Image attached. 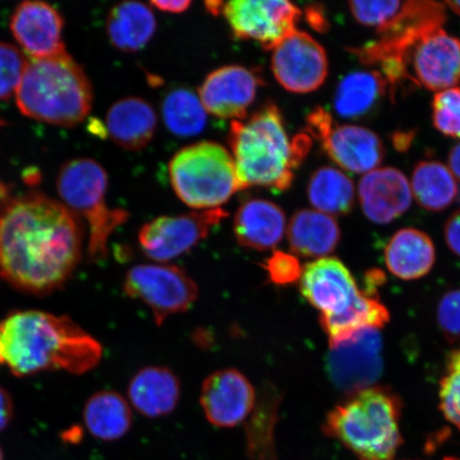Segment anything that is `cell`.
I'll return each instance as SVG.
<instances>
[{
    "label": "cell",
    "mask_w": 460,
    "mask_h": 460,
    "mask_svg": "<svg viewBox=\"0 0 460 460\" xmlns=\"http://www.w3.org/2000/svg\"><path fill=\"white\" fill-rule=\"evenodd\" d=\"M402 400L393 389L372 386L332 408L323 430L358 460H394L402 445Z\"/></svg>",
    "instance_id": "5"
},
{
    "label": "cell",
    "mask_w": 460,
    "mask_h": 460,
    "mask_svg": "<svg viewBox=\"0 0 460 460\" xmlns=\"http://www.w3.org/2000/svg\"><path fill=\"white\" fill-rule=\"evenodd\" d=\"M181 383L168 367H143L131 378L128 398L141 415L159 418L175 411L181 399Z\"/></svg>",
    "instance_id": "23"
},
{
    "label": "cell",
    "mask_w": 460,
    "mask_h": 460,
    "mask_svg": "<svg viewBox=\"0 0 460 460\" xmlns=\"http://www.w3.org/2000/svg\"><path fill=\"white\" fill-rule=\"evenodd\" d=\"M4 125H5L4 120L2 118H0V128H2L3 126H4Z\"/></svg>",
    "instance_id": "50"
},
{
    "label": "cell",
    "mask_w": 460,
    "mask_h": 460,
    "mask_svg": "<svg viewBox=\"0 0 460 460\" xmlns=\"http://www.w3.org/2000/svg\"><path fill=\"white\" fill-rule=\"evenodd\" d=\"M448 166L452 171V174L457 177L460 181V143L452 148L450 155H448Z\"/></svg>",
    "instance_id": "45"
},
{
    "label": "cell",
    "mask_w": 460,
    "mask_h": 460,
    "mask_svg": "<svg viewBox=\"0 0 460 460\" xmlns=\"http://www.w3.org/2000/svg\"><path fill=\"white\" fill-rule=\"evenodd\" d=\"M228 143L240 190L262 187L278 192L291 187L295 171L313 146L307 134L289 139L283 114L272 102L259 108L246 122L233 120Z\"/></svg>",
    "instance_id": "3"
},
{
    "label": "cell",
    "mask_w": 460,
    "mask_h": 460,
    "mask_svg": "<svg viewBox=\"0 0 460 460\" xmlns=\"http://www.w3.org/2000/svg\"><path fill=\"white\" fill-rule=\"evenodd\" d=\"M437 322L448 341L460 339V289L448 291L437 308Z\"/></svg>",
    "instance_id": "39"
},
{
    "label": "cell",
    "mask_w": 460,
    "mask_h": 460,
    "mask_svg": "<svg viewBox=\"0 0 460 460\" xmlns=\"http://www.w3.org/2000/svg\"><path fill=\"white\" fill-rule=\"evenodd\" d=\"M102 358V344L70 316L20 310L0 322V366L16 377L44 371L82 376Z\"/></svg>",
    "instance_id": "2"
},
{
    "label": "cell",
    "mask_w": 460,
    "mask_h": 460,
    "mask_svg": "<svg viewBox=\"0 0 460 460\" xmlns=\"http://www.w3.org/2000/svg\"><path fill=\"white\" fill-rule=\"evenodd\" d=\"M285 211L268 199H251L239 207L234 233L241 246L259 252L275 249L286 234Z\"/></svg>",
    "instance_id": "21"
},
{
    "label": "cell",
    "mask_w": 460,
    "mask_h": 460,
    "mask_svg": "<svg viewBox=\"0 0 460 460\" xmlns=\"http://www.w3.org/2000/svg\"><path fill=\"white\" fill-rule=\"evenodd\" d=\"M447 21L445 4L436 2H402L399 13L376 29L377 40L349 50L365 66H378L390 91L413 78L407 71L413 49Z\"/></svg>",
    "instance_id": "6"
},
{
    "label": "cell",
    "mask_w": 460,
    "mask_h": 460,
    "mask_svg": "<svg viewBox=\"0 0 460 460\" xmlns=\"http://www.w3.org/2000/svg\"><path fill=\"white\" fill-rule=\"evenodd\" d=\"M158 118L151 103L129 96L114 102L106 117V130L111 140L126 151H141L152 141Z\"/></svg>",
    "instance_id": "22"
},
{
    "label": "cell",
    "mask_w": 460,
    "mask_h": 460,
    "mask_svg": "<svg viewBox=\"0 0 460 460\" xmlns=\"http://www.w3.org/2000/svg\"><path fill=\"white\" fill-rule=\"evenodd\" d=\"M83 252L80 218L61 201L31 191L0 206V275L16 290L48 296L60 289Z\"/></svg>",
    "instance_id": "1"
},
{
    "label": "cell",
    "mask_w": 460,
    "mask_h": 460,
    "mask_svg": "<svg viewBox=\"0 0 460 460\" xmlns=\"http://www.w3.org/2000/svg\"><path fill=\"white\" fill-rule=\"evenodd\" d=\"M15 95L25 117L66 128L84 122L94 97L89 77L67 51L29 61Z\"/></svg>",
    "instance_id": "4"
},
{
    "label": "cell",
    "mask_w": 460,
    "mask_h": 460,
    "mask_svg": "<svg viewBox=\"0 0 460 460\" xmlns=\"http://www.w3.org/2000/svg\"><path fill=\"white\" fill-rule=\"evenodd\" d=\"M332 114L325 111L324 108L316 107L314 111L308 114L306 119V131L309 137L321 143L323 141L327 135L330 134L333 126Z\"/></svg>",
    "instance_id": "40"
},
{
    "label": "cell",
    "mask_w": 460,
    "mask_h": 460,
    "mask_svg": "<svg viewBox=\"0 0 460 460\" xmlns=\"http://www.w3.org/2000/svg\"><path fill=\"white\" fill-rule=\"evenodd\" d=\"M411 192L418 204L429 211H442L457 198L456 177L439 161H421L411 177Z\"/></svg>",
    "instance_id": "31"
},
{
    "label": "cell",
    "mask_w": 460,
    "mask_h": 460,
    "mask_svg": "<svg viewBox=\"0 0 460 460\" xmlns=\"http://www.w3.org/2000/svg\"><path fill=\"white\" fill-rule=\"evenodd\" d=\"M63 29L65 19L59 11L38 0L17 5L10 20L11 33L32 60L66 53Z\"/></svg>",
    "instance_id": "16"
},
{
    "label": "cell",
    "mask_w": 460,
    "mask_h": 460,
    "mask_svg": "<svg viewBox=\"0 0 460 460\" xmlns=\"http://www.w3.org/2000/svg\"><path fill=\"white\" fill-rule=\"evenodd\" d=\"M107 189L106 170L91 158L67 161L57 178V190L63 204L88 224L86 255L91 262L107 258L109 239L129 217L128 211L109 208Z\"/></svg>",
    "instance_id": "7"
},
{
    "label": "cell",
    "mask_w": 460,
    "mask_h": 460,
    "mask_svg": "<svg viewBox=\"0 0 460 460\" xmlns=\"http://www.w3.org/2000/svg\"><path fill=\"white\" fill-rule=\"evenodd\" d=\"M157 29L151 7L140 2H124L109 11L106 31L113 48L137 53L151 41Z\"/></svg>",
    "instance_id": "26"
},
{
    "label": "cell",
    "mask_w": 460,
    "mask_h": 460,
    "mask_svg": "<svg viewBox=\"0 0 460 460\" xmlns=\"http://www.w3.org/2000/svg\"><path fill=\"white\" fill-rule=\"evenodd\" d=\"M262 84L255 71L241 66H227L206 77L199 86V96L206 111L215 117L243 120Z\"/></svg>",
    "instance_id": "14"
},
{
    "label": "cell",
    "mask_w": 460,
    "mask_h": 460,
    "mask_svg": "<svg viewBox=\"0 0 460 460\" xmlns=\"http://www.w3.org/2000/svg\"><path fill=\"white\" fill-rule=\"evenodd\" d=\"M223 5L224 3L222 2L206 3L207 10H208L212 15H220L222 13Z\"/></svg>",
    "instance_id": "47"
},
{
    "label": "cell",
    "mask_w": 460,
    "mask_h": 460,
    "mask_svg": "<svg viewBox=\"0 0 460 460\" xmlns=\"http://www.w3.org/2000/svg\"><path fill=\"white\" fill-rule=\"evenodd\" d=\"M388 84L379 71L349 73L339 82L333 108L344 119H358L377 111Z\"/></svg>",
    "instance_id": "27"
},
{
    "label": "cell",
    "mask_w": 460,
    "mask_h": 460,
    "mask_svg": "<svg viewBox=\"0 0 460 460\" xmlns=\"http://www.w3.org/2000/svg\"><path fill=\"white\" fill-rule=\"evenodd\" d=\"M0 460H4V452L2 450V447H0Z\"/></svg>",
    "instance_id": "51"
},
{
    "label": "cell",
    "mask_w": 460,
    "mask_h": 460,
    "mask_svg": "<svg viewBox=\"0 0 460 460\" xmlns=\"http://www.w3.org/2000/svg\"><path fill=\"white\" fill-rule=\"evenodd\" d=\"M13 401L7 390L0 386V431L8 428L13 418Z\"/></svg>",
    "instance_id": "43"
},
{
    "label": "cell",
    "mask_w": 460,
    "mask_h": 460,
    "mask_svg": "<svg viewBox=\"0 0 460 460\" xmlns=\"http://www.w3.org/2000/svg\"><path fill=\"white\" fill-rule=\"evenodd\" d=\"M268 279L276 286H288L300 281L303 273L298 258L281 251H275L263 263Z\"/></svg>",
    "instance_id": "38"
},
{
    "label": "cell",
    "mask_w": 460,
    "mask_h": 460,
    "mask_svg": "<svg viewBox=\"0 0 460 460\" xmlns=\"http://www.w3.org/2000/svg\"><path fill=\"white\" fill-rule=\"evenodd\" d=\"M381 332L366 329L332 345L326 358V372L339 391L348 396L370 388L384 371Z\"/></svg>",
    "instance_id": "10"
},
{
    "label": "cell",
    "mask_w": 460,
    "mask_h": 460,
    "mask_svg": "<svg viewBox=\"0 0 460 460\" xmlns=\"http://www.w3.org/2000/svg\"><path fill=\"white\" fill-rule=\"evenodd\" d=\"M431 108L435 128L447 137L460 139V88L438 92Z\"/></svg>",
    "instance_id": "36"
},
{
    "label": "cell",
    "mask_w": 460,
    "mask_h": 460,
    "mask_svg": "<svg viewBox=\"0 0 460 460\" xmlns=\"http://www.w3.org/2000/svg\"><path fill=\"white\" fill-rule=\"evenodd\" d=\"M445 238L448 249L460 257V209L448 217L445 226Z\"/></svg>",
    "instance_id": "41"
},
{
    "label": "cell",
    "mask_w": 460,
    "mask_h": 460,
    "mask_svg": "<svg viewBox=\"0 0 460 460\" xmlns=\"http://www.w3.org/2000/svg\"><path fill=\"white\" fill-rule=\"evenodd\" d=\"M457 199H458V201H459V203H460V188H459V191H458V193H457Z\"/></svg>",
    "instance_id": "52"
},
{
    "label": "cell",
    "mask_w": 460,
    "mask_h": 460,
    "mask_svg": "<svg viewBox=\"0 0 460 460\" xmlns=\"http://www.w3.org/2000/svg\"><path fill=\"white\" fill-rule=\"evenodd\" d=\"M300 290L309 304L325 316L342 313L360 292L352 273L335 257L307 263L303 268Z\"/></svg>",
    "instance_id": "17"
},
{
    "label": "cell",
    "mask_w": 460,
    "mask_h": 460,
    "mask_svg": "<svg viewBox=\"0 0 460 460\" xmlns=\"http://www.w3.org/2000/svg\"><path fill=\"white\" fill-rule=\"evenodd\" d=\"M272 51V72L288 92L312 93L325 83L329 58L323 46L307 32L296 29Z\"/></svg>",
    "instance_id": "13"
},
{
    "label": "cell",
    "mask_w": 460,
    "mask_h": 460,
    "mask_svg": "<svg viewBox=\"0 0 460 460\" xmlns=\"http://www.w3.org/2000/svg\"><path fill=\"white\" fill-rule=\"evenodd\" d=\"M402 2H350V13L359 24L381 28L399 13Z\"/></svg>",
    "instance_id": "37"
},
{
    "label": "cell",
    "mask_w": 460,
    "mask_h": 460,
    "mask_svg": "<svg viewBox=\"0 0 460 460\" xmlns=\"http://www.w3.org/2000/svg\"><path fill=\"white\" fill-rule=\"evenodd\" d=\"M320 146L333 163L355 174L376 170L385 157L381 137L361 126L335 124Z\"/></svg>",
    "instance_id": "20"
},
{
    "label": "cell",
    "mask_w": 460,
    "mask_h": 460,
    "mask_svg": "<svg viewBox=\"0 0 460 460\" xmlns=\"http://www.w3.org/2000/svg\"><path fill=\"white\" fill-rule=\"evenodd\" d=\"M390 314L378 296L360 290L352 304L335 315H321L320 324L329 337L330 345H335L366 329L381 330L388 323Z\"/></svg>",
    "instance_id": "28"
},
{
    "label": "cell",
    "mask_w": 460,
    "mask_h": 460,
    "mask_svg": "<svg viewBox=\"0 0 460 460\" xmlns=\"http://www.w3.org/2000/svg\"><path fill=\"white\" fill-rule=\"evenodd\" d=\"M84 420L91 435L103 441H114L128 433L132 412L122 395L115 391H100L86 401Z\"/></svg>",
    "instance_id": "29"
},
{
    "label": "cell",
    "mask_w": 460,
    "mask_h": 460,
    "mask_svg": "<svg viewBox=\"0 0 460 460\" xmlns=\"http://www.w3.org/2000/svg\"><path fill=\"white\" fill-rule=\"evenodd\" d=\"M221 14L235 37L270 51L296 31L302 11L285 0H234L224 4Z\"/></svg>",
    "instance_id": "12"
},
{
    "label": "cell",
    "mask_w": 460,
    "mask_h": 460,
    "mask_svg": "<svg viewBox=\"0 0 460 460\" xmlns=\"http://www.w3.org/2000/svg\"><path fill=\"white\" fill-rule=\"evenodd\" d=\"M440 411L460 430V347L447 355L439 384Z\"/></svg>",
    "instance_id": "34"
},
{
    "label": "cell",
    "mask_w": 460,
    "mask_h": 460,
    "mask_svg": "<svg viewBox=\"0 0 460 460\" xmlns=\"http://www.w3.org/2000/svg\"><path fill=\"white\" fill-rule=\"evenodd\" d=\"M444 460H460V458L450 456V457L444 458Z\"/></svg>",
    "instance_id": "49"
},
{
    "label": "cell",
    "mask_w": 460,
    "mask_h": 460,
    "mask_svg": "<svg viewBox=\"0 0 460 460\" xmlns=\"http://www.w3.org/2000/svg\"><path fill=\"white\" fill-rule=\"evenodd\" d=\"M385 261L390 273L402 280L422 279L434 267L435 245L421 230L402 228L389 240Z\"/></svg>",
    "instance_id": "25"
},
{
    "label": "cell",
    "mask_w": 460,
    "mask_h": 460,
    "mask_svg": "<svg viewBox=\"0 0 460 460\" xmlns=\"http://www.w3.org/2000/svg\"><path fill=\"white\" fill-rule=\"evenodd\" d=\"M169 175L177 197L197 210L220 208L241 191L232 154L216 142L181 149L170 161Z\"/></svg>",
    "instance_id": "8"
},
{
    "label": "cell",
    "mask_w": 460,
    "mask_h": 460,
    "mask_svg": "<svg viewBox=\"0 0 460 460\" xmlns=\"http://www.w3.org/2000/svg\"><path fill=\"white\" fill-rule=\"evenodd\" d=\"M412 136H411L410 132L408 134H399L394 137V144L395 147L399 149V151H405V149L410 146Z\"/></svg>",
    "instance_id": "46"
},
{
    "label": "cell",
    "mask_w": 460,
    "mask_h": 460,
    "mask_svg": "<svg viewBox=\"0 0 460 460\" xmlns=\"http://www.w3.org/2000/svg\"><path fill=\"white\" fill-rule=\"evenodd\" d=\"M165 128L171 134L190 137L201 134L206 128L207 114L199 96L185 88L172 90L161 105Z\"/></svg>",
    "instance_id": "32"
},
{
    "label": "cell",
    "mask_w": 460,
    "mask_h": 460,
    "mask_svg": "<svg viewBox=\"0 0 460 460\" xmlns=\"http://www.w3.org/2000/svg\"><path fill=\"white\" fill-rule=\"evenodd\" d=\"M309 203L327 216H347L355 205L352 180L332 166H322L313 172L307 187Z\"/></svg>",
    "instance_id": "30"
},
{
    "label": "cell",
    "mask_w": 460,
    "mask_h": 460,
    "mask_svg": "<svg viewBox=\"0 0 460 460\" xmlns=\"http://www.w3.org/2000/svg\"><path fill=\"white\" fill-rule=\"evenodd\" d=\"M192 3L190 0H154L151 3L152 7L166 13L180 14L185 13L190 8Z\"/></svg>",
    "instance_id": "44"
},
{
    "label": "cell",
    "mask_w": 460,
    "mask_h": 460,
    "mask_svg": "<svg viewBox=\"0 0 460 460\" xmlns=\"http://www.w3.org/2000/svg\"><path fill=\"white\" fill-rule=\"evenodd\" d=\"M287 237L296 255L320 259L335 252L341 243V230L332 217L302 209L291 217Z\"/></svg>",
    "instance_id": "24"
},
{
    "label": "cell",
    "mask_w": 460,
    "mask_h": 460,
    "mask_svg": "<svg viewBox=\"0 0 460 460\" xmlns=\"http://www.w3.org/2000/svg\"><path fill=\"white\" fill-rule=\"evenodd\" d=\"M405 460H411V459H405Z\"/></svg>",
    "instance_id": "53"
},
{
    "label": "cell",
    "mask_w": 460,
    "mask_h": 460,
    "mask_svg": "<svg viewBox=\"0 0 460 460\" xmlns=\"http://www.w3.org/2000/svg\"><path fill=\"white\" fill-rule=\"evenodd\" d=\"M359 203L373 223L388 224L411 208L412 192L404 174L394 168L367 172L358 186Z\"/></svg>",
    "instance_id": "19"
},
{
    "label": "cell",
    "mask_w": 460,
    "mask_h": 460,
    "mask_svg": "<svg viewBox=\"0 0 460 460\" xmlns=\"http://www.w3.org/2000/svg\"><path fill=\"white\" fill-rule=\"evenodd\" d=\"M257 394L243 373L218 370L205 379L200 405L206 418L217 428H234L254 411Z\"/></svg>",
    "instance_id": "15"
},
{
    "label": "cell",
    "mask_w": 460,
    "mask_h": 460,
    "mask_svg": "<svg viewBox=\"0 0 460 460\" xmlns=\"http://www.w3.org/2000/svg\"><path fill=\"white\" fill-rule=\"evenodd\" d=\"M417 84L445 91L460 83V40L438 29L425 37L410 58Z\"/></svg>",
    "instance_id": "18"
},
{
    "label": "cell",
    "mask_w": 460,
    "mask_h": 460,
    "mask_svg": "<svg viewBox=\"0 0 460 460\" xmlns=\"http://www.w3.org/2000/svg\"><path fill=\"white\" fill-rule=\"evenodd\" d=\"M28 62L16 46L0 42V101H8L16 94Z\"/></svg>",
    "instance_id": "35"
},
{
    "label": "cell",
    "mask_w": 460,
    "mask_h": 460,
    "mask_svg": "<svg viewBox=\"0 0 460 460\" xmlns=\"http://www.w3.org/2000/svg\"><path fill=\"white\" fill-rule=\"evenodd\" d=\"M278 391L261 394L257 411L246 428L247 448L252 459L272 460L274 457V425L279 399Z\"/></svg>",
    "instance_id": "33"
},
{
    "label": "cell",
    "mask_w": 460,
    "mask_h": 460,
    "mask_svg": "<svg viewBox=\"0 0 460 460\" xmlns=\"http://www.w3.org/2000/svg\"><path fill=\"white\" fill-rule=\"evenodd\" d=\"M446 4L448 8L454 11V13L460 16V2H447Z\"/></svg>",
    "instance_id": "48"
},
{
    "label": "cell",
    "mask_w": 460,
    "mask_h": 460,
    "mask_svg": "<svg viewBox=\"0 0 460 460\" xmlns=\"http://www.w3.org/2000/svg\"><path fill=\"white\" fill-rule=\"evenodd\" d=\"M227 217L228 212L222 208L160 217L144 224L137 239L144 255L154 261H171L208 237L210 230Z\"/></svg>",
    "instance_id": "11"
},
{
    "label": "cell",
    "mask_w": 460,
    "mask_h": 460,
    "mask_svg": "<svg viewBox=\"0 0 460 460\" xmlns=\"http://www.w3.org/2000/svg\"><path fill=\"white\" fill-rule=\"evenodd\" d=\"M306 20L310 27L314 29L315 31L325 33L330 31L331 25L323 5L319 4H313L306 8Z\"/></svg>",
    "instance_id": "42"
},
{
    "label": "cell",
    "mask_w": 460,
    "mask_h": 460,
    "mask_svg": "<svg viewBox=\"0 0 460 460\" xmlns=\"http://www.w3.org/2000/svg\"><path fill=\"white\" fill-rule=\"evenodd\" d=\"M126 295L146 304L158 326L171 315L187 312L199 287L185 270L171 264H137L125 275Z\"/></svg>",
    "instance_id": "9"
}]
</instances>
